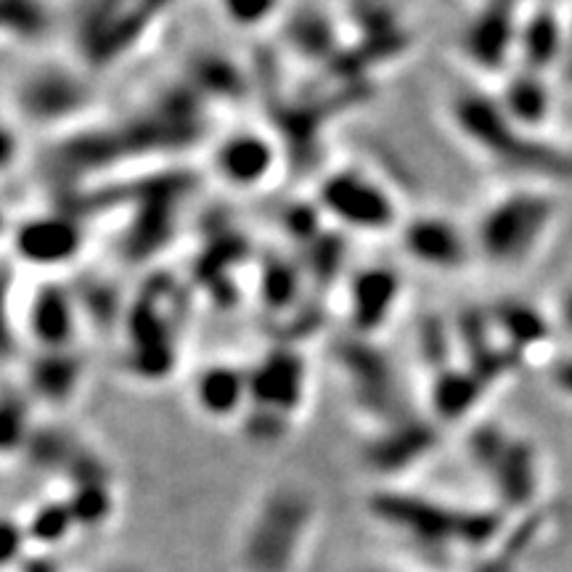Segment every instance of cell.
Returning <instances> with one entry per match:
<instances>
[{"mask_svg": "<svg viewBox=\"0 0 572 572\" xmlns=\"http://www.w3.org/2000/svg\"><path fill=\"white\" fill-rule=\"evenodd\" d=\"M318 525V507L305 487L281 483L265 491L242 527L239 557L246 572H294Z\"/></svg>", "mask_w": 572, "mask_h": 572, "instance_id": "obj_1", "label": "cell"}, {"mask_svg": "<svg viewBox=\"0 0 572 572\" xmlns=\"http://www.w3.org/2000/svg\"><path fill=\"white\" fill-rule=\"evenodd\" d=\"M554 207L535 191H509L480 209L472 223L478 260L517 268L535 257L551 228Z\"/></svg>", "mask_w": 572, "mask_h": 572, "instance_id": "obj_2", "label": "cell"}, {"mask_svg": "<svg viewBox=\"0 0 572 572\" xmlns=\"http://www.w3.org/2000/svg\"><path fill=\"white\" fill-rule=\"evenodd\" d=\"M321 196L329 215L345 223L347 228L384 231V228H403L406 223L397 213L401 207L390 194L387 183L360 167H342L334 178L327 180Z\"/></svg>", "mask_w": 572, "mask_h": 572, "instance_id": "obj_3", "label": "cell"}, {"mask_svg": "<svg viewBox=\"0 0 572 572\" xmlns=\"http://www.w3.org/2000/svg\"><path fill=\"white\" fill-rule=\"evenodd\" d=\"M403 250L414 263L430 270H461L463 265L478 260L472 228L459 226L445 215H421L403 223L401 228Z\"/></svg>", "mask_w": 572, "mask_h": 572, "instance_id": "obj_4", "label": "cell"}, {"mask_svg": "<svg viewBox=\"0 0 572 572\" xmlns=\"http://www.w3.org/2000/svg\"><path fill=\"white\" fill-rule=\"evenodd\" d=\"M520 9L514 0H480L478 9L463 22L459 46L469 62L478 66H501L511 59V48L520 43Z\"/></svg>", "mask_w": 572, "mask_h": 572, "instance_id": "obj_5", "label": "cell"}, {"mask_svg": "<svg viewBox=\"0 0 572 572\" xmlns=\"http://www.w3.org/2000/svg\"><path fill=\"white\" fill-rule=\"evenodd\" d=\"M252 395V377L231 364L207 366L194 382L196 408L207 419L237 417Z\"/></svg>", "mask_w": 572, "mask_h": 572, "instance_id": "obj_6", "label": "cell"}, {"mask_svg": "<svg viewBox=\"0 0 572 572\" xmlns=\"http://www.w3.org/2000/svg\"><path fill=\"white\" fill-rule=\"evenodd\" d=\"M276 152L257 132H233L215 152V167L231 186H260L270 176Z\"/></svg>", "mask_w": 572, "mask_h": 572, "instance_id": "obj_7", "label": "cell"}, {"mask_svg": "<svg viewBox=\"0 0 572 572\" xmlns=\"http://www.w3.org/2000/svg\"><path fill=\"white\" fill-rule=\"evenodd\" d=\"M517 48L530 53L533 66H544V62L557 56L564 48V35L562 24L554 16V11H535L533 16L522 20Z\"/></svg>", "mask_w": 572, "mask_h": 572, "instance_id": "obj_8", "label": "cell"}, {"mask_svg": "<svg viewBox=\"0 0 572 572\" xmlns=\"http://www.w3.org/2000/svg\"><path fill=\"white\" fill-rule=\"evenodd\" d=\"M5 29L9 33H20L22 38H33V35L46 33L48 16L43 0H5Z\"/></svg>", "mask_w": 572, "mask_h": 572, "instance_id": "obj_9", "label": "cell"}, {"mask_svg": "<svg viewBox=\"0 0 572 572\" xmlns=\"http://www.w3.org/2000/svg\"><path fill=\"white\" fill-rule=\"evenodd\" d=\"M281 0H220L223 11L233 24L242 27H257V24L268 22L276 16Z\"/></svg>", "mask_w": 572, "mask_h": 572, "instance_id": "obj_10", "label": "cell"}, {"mask_svg": "<svg viewBox=\"0 0 572 572\" xmlns=\"http://www.w3.org/2000/svg\"><path fill=\"white\" fill-rule=\"evenodd\" d=\"M551 323H557L559 329H564L572 334V281L559 292L557 305H554V318Z\"/></svg>", "mask_w": 572, "mask_h": 572, "instance_id": "obj_11", "label": "cell"}, {"mask_svg": "<svg viewBox=\"0 0 572 572\" xmlns=\"http://www.w3.org/2000/svg\"><path fill=\"white\" fill-rule=\"evenodd\" d=\"M551 384L557 393H562L564 397H572V358L554 360Z\"/></svg>", "mask_w": 572, "mask_h": 572, "instance_id": "obj_12", "label": "cell"}, {"mask_svg": "<svg viewBox=\"0 0 572 572\" xmlns=\"http://www.w3.org/2000/svg\"><path fill=\"white\" fill-rule=\"evenodd\" d=\"M366 572H401V570H390V568H374V570H366Z\"/></svg>", "mask_w": 572, "mask_h": 572, "instance_id": "obj_13", "label": "cell"}]
</instances>
